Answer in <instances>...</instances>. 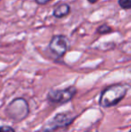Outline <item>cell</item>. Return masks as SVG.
I'll list each match as a JSON object with an SVG mask.
<instances>
[{"label":"cell","mask_w":131,"mask_h":132,"mask_svg":"<svg viewBox=\"0 0 131 132\" xmlns=\"http://www.w3.org/2000/svg\"><path fill=\"white\" fill-rule=\"evenodd\" d=\"M75 120V116L70 112H61L57 114L41 132H61L66 129Z\"/></svg>","instance_id":"3"},{"label":"cell","mask_w":131,"mask_h":132,"mask_svg":"<svg viewBox=\"0 0 131 132\" xmlns=\"http://www.w3.org/2000/svg\"><path fill=\"white\" fill-rule=\"evenodd\" d=\"M76 94V88L75 86H69L60 90H51L49 92L47 99L53 104H62L71 101L72 98Z\"/></svg>","instance_id":"4"},{"label":"cell","mask_w":131,"mask_h":132,"mask_svg":"<svg viewBox=\"0 0 131 132\" xmlns=\"http://www.w3.org/2000/svg\"><path fill=\"white\" fill-rule=\"evenodd\" d=\"M29 105L23 98H16L12 101L5 110L6 115L14 121L24 120L29 114Z\"/></svg>","instance_id":"2"},{"label":"cell","mask_w":131,"mask_h":132,"mask_svg":"<svg viewBox=\"0 0 131 132\" xmlns=\"http://www.w3.org/2000/svg\"><path fill=\"white\" fill-rule=\"evenodd\" d=\"M51 0H35V2H36L38 5H46V4H48L49 2H50Z\"/></svg>","instance_id":"10"},{"label":"cell","mask_w":131,"mask_h":132,"mask_svg":"<svg viewBox=\"0 0 131 132\" xmlns=\"http://www.w3.org/2000/svg\"><path fill=\"white\" fill-rule=\"evenodd\" d=\"M0 132H15L13 128L9 126H2L0 127Z\"/></svg>","instance_id":"9"},{"label":"cell","mask_w":131,"mask_h":132,"mask_svg":"<svg viewBox=\"0 0 131 132\" xmlns=\"http://www.w3.org/2000/svg\"><path fill=\"white\" fill-rule=\"evenodd\" d=\"M70 13V5L67 4H61V5H58L53 11V16L58 19L63 18L65 16L68 15Z\"/></svg>","instance_id":"6"},{"label":"cell","mask_w":131,"mask_h":132,"mask_svg":"<svg viewBox=\"0 0 131 132\" xmlns=\"http://www.w3.org/2000/svg\"><path fill=\"white\" fill-rule=\"evenodd\" d=\"M119 5L122 9H131V0H119Z\"/></svg>","instance_id":"8"},{"label":"cell","mask_w":131,"mask_h":132,"mask_svg":"<svg viewBox=\"0 0 131 132\" xmlns=\"http://www.w3.org/2000/svg\"><path fill=\"white\" fill-rule=\"evenodd\" d=\"M49 47L57 57H61L67 51L68 40L64 35H55L51 38Z\"/></svg>","instance_id":"5"},{"label":"cell","mask_w":131,"mask_h":132,"mask_svg":"<svg viewBox=\"0 0 131 132\" xmlns=\"http://www.w3.org/2000/svg\"><path fill=\"white\" fill-rule=\"evenodd\" d=\"M87 1L89 2L90 4H95L98 0H87Z\"/></svg>","instance_id":"11"},{"label":"cell","mask_w":131,"mask_h":132,"mask_svg":"<svg viewBox=\"0 0 131 132\" xmlns=\"http://www.w3.org/2000/svg\"><path fill=\"white\" fill-rule=\"evenodd\" d=\"M128 92V87L122 84H114L106 87L101 92L100 97V105L109 108L117 105L123 100Z\"/></svg>","instance_id":"1"},{"label":"cell","mask_w":131,"mask_h":132,"mask_svg":"<svg viewBox=\"0 0 131 132\" xmlns=\"http://www.w3.org/2000/svg\"><path fill=\"white\" fill-rule=\"evenodd\" d=\"M96 31L98 34H107V33L112 32V31H113V29H112L110 25L104 23V24L100 25V26L97 28Z\"/></svg>","instance_id":"7"},{"label":"cell","mask_w":131,"mask_h":132,"mask_svg":"<svg viewBox=\"0 0 131 132\" xmlns=\"http://www.w3.org/2000/svg\"><path fill=\"white\" fill-rule=\"evenodd\" d=\"M129 132H131V130H130V131H129Z\"/></svg>","instance_id":"12"}]
</instances>
